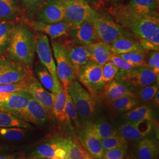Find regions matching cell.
<instances>
[{"mask_svg":"<svg viewBox=\"0 0 159 159\" xmlns=\"http://www.w3.org/2000/svg\"><path fill=\"white\" fill-rule=\"evenodd\" d=\"M52 113L58 121L64 125H67L73 130V123L68 118L66 111V91L61 84L58 91L55 94Z\"/></svg>","mask_w":159,"mask_h":159,"instance_id":"cell-22","label":"cell"},{"mask_svg":"<svg viewBox=\"0 0 159 159\" xmlns=\"http://www.w3.org/2000/svg\"><path fill=\"white\" fill-rule=\"evenodd\" d=\"M159 91V84L155 83L152 85H148L142 88L133 91V93L140 102L143 104H146L152 102L154 97Z\"/></svg>","mask_w":159,"mask_h":159,"instance_id":"cell-34","label":"cell"},{"mask_svg":"<svg viewBox=\"0 0 159 159\" xmlns=\"http://www.w3.org/2000/svg\"><path fill=\"white\" fill-rule=\"evenodd\" d=\"M159 76L146 66L129 70H119L115 80L126 86L132 93L139 89L155 83L159 84Z\"/></svg>","mask_w":159,"mask_h":159,"instance_id":"cell-5","label":"cell"},{"mask_svg":"<svg viewBox=\"0 0 159 159\" xmlns=\"http://www.w3.org/2000/svg\"><path fill=\"white\" fill-rule=\"evenodd\" d=\"M119 71V69L110 60L104 64L102 68V79L104 82L107 84L115 79Z\"/></svg>","mask_w":159,"mask_h":159,"instance_id":"cell-41","label":"cell"},{"mask_svg":"<svg viewBox=\"0 0 159 159\" xmlns=\"http://www.w3.org/2000/svg\"><path fill=\"white\" fill-rule=\"evenodd\" d=\"M67 91L74 104L81 127L97 116L95 98L79 81L74 80L67 87Z\"/></svg>","mask_w":159,"mask_h":159,"instance_id":"cell-3","label":"cell"},{"mask_svg":"<svg viewBox=\"0 0 159 159\" xmlns=\"http://www.w3.org/2000/svg\"><path fill=\"white\" fill-rule=\"evenodd\" d=\"M156 108L152 104L138 106L130 111L121 114V117L126 122H137L149 120L156 123L158 118Z\"/></svg>","mask_w":159,"mask_h":159,"instance_id":"cell-21","label":"cell"},{"mask_svg":"<svg viewBox=\"0 0 159 159\" xmlns=\"http://www.w3.org/2000/svg\"><path fill=\"white\" fill-rule=\"evenodd\" d=\"M29 80L20 82V83H17L0 84V93H16L18 91L25 90L27 84Z\"/></svg>","mask_w":159,"mask_h":159,"instance_id":"cell-43","label":"cell"},{"mask_svg":"<svg viewBox=\"0 0 159 159\" xmlns=\"http://www.w3.org/2000/svg\"><path fill=\"white\" fill-rule=\"evenodd\" d=\"M127 148H117L104 152L102 159H124Z\"/></svg>","mask_w":159,"mask_h":159,"instance_id":"cell-44","label":"cell"},{"mask_svg":"<svg viewBox=\"0 0 159 159\" xmlns=\"http://www.w3.org/2000/svg\"><path fill=\"white\" fill-rule=\"evenodd\" d=\"M144 66L159 77V51H147Z\"/></svg>","mask_w":159,"mask_h":159,"instance_id":"cell-40","label":"cell"},{"mask_svg":"<svg viewBox=\"0 0 159 159\" xmlns=\"http://www.w3.org/2000/svg\"><path fill=\"white\" fill-rule=\"evenodd\" d=\"M31 96L26 90L12 93L5 100L0 102V111H3L17 117L25 108Z\"/></svg>","mask_w":159,"mask_h":159,"instance_id":"cell-18","label":"cell"},{"mask_svg":"<svg viewBox=\"0 0 159 159\" xmlns=\"http://www.w3.org/2000/svg\"><path fill=\"white\" fill-rule=\"evenodd\" d=\"M110 60L112 61L114 64L119 70H129L131 68L136 67L130 64V63L127 62L121 57H120L117 54H114L113 53H112Z\"/></svg>","mask_w":159,"mask_h":159,"instance_id":"cell-45","label":"cell"},{"mask_svg":"<svg viewBox=\"0 0 159 159\" xmlns=\"http://www.w3.org/2000/svg\"><path fill=\"white\" fill-rule=\"evenodd\" d=\"M35 35V52L41 64L51 73L54 79L59 81L56 72V66L53 54L50 44L48 37L46 34L37 32Z\"/></svg>","mask_w":159,"mask_h":159,"instance_id":"cell-10","label":"cell"},{"mask_svg":"<svg viewBox=\"0 0 159 159\" xmlns=\"http://www.w3.org/2000/svg\"><path fill=\"white\" fill-rule=\"evenodd\" d=\"M107 1L111 4V6H113V5H119L120 4H123L125 0H107Z\"/></svg>","mask_w":159,"mask_h":159,"instance_id":"cell-49","label":"cell"},{"mask_svg":"<svg viewBox=\"0 0 159 159\" xmlns=\"http://www.w3.org/2000/svg\"><path fill=\"white\" fill-rule=\"evenodd\" d=\"M33 159H68L60 138L40 144L31 154Z\"/></svg>","mask_w":159,"mask_h":159,"instance_id":"cell-14","label":"cell"},{"mask_svg":"<svg viewBox=\"0 0 159 159\" xmlns=\"http://www.w3.org/2000/svg\"><path fill=\"white\" fill-rule=\"evenodd\" d=\"M116 129L127 141L139 142L146 137L139 130L135 122L124 121L117 125Z\"/></svg>","mask_w":159,"mask_h":159,"instance_id":"cell-30","label":"cell"},{"mask_svg":"<svg viewBox=\"0 0 159 159\" xmlns=\"http://www.w3.org/2000/svg\"><path fill=\"white\" fill-rule=\"evenodd\" d=\"M159 159V158H158V157H156V158H155V159Z\"/></svg>","mask_w":159,"mask_h":159,"instance_id":"cell-54","label":"cell"},{"mask_svg":"<svg viewBox=\"0 0 159 159\" xmlns=\"http://www.w3.org/2000/svg\"><path fill=\"white\" fill-rule=\"evenodd\" d=\"M51 48L56 66L57 77L64 89H67L75 79L73 68L68 60L63 41L51 40Z\"/></svg>","mask_w":159,"mask_h":159,"instance_id":"cell-7","label":"cell"},{"mask_svg":"<svg viewBox=\"0 0 159 159\" xmlns=\"http://www.w3.org/2000/svg\"><path fill=\"white\" fill-rule=\"evenodd\" d=\"M35 73L38 80L47 90L55 94L58 91L61 83L54 79L51 73L41 64H37L35 66Z\"/></svg>","mask_w":159,"mask_h":159,"instance_id":"cell-27","label":"cell"},{"mask_svg":"<svg viewBox=\"0 0 159 159\" xmlns=\"http://www.w3.org/2000/svg\"><path fill=\"white\" fill-rule=\"evenodd\" d=\"M84 156H85V159H94L90 154L85 149H84Z\"/></svg>","mask_w":159,"mask_h":159,"instance_id":"cell-50","label":"cell"},{"mask_svg":"<svg viewBox=\"0 0 159 159\" xmlns=\"http://www.w3.org/2000/svg\"><path fill=\"white\" fill-rule=\"evenodd\" d=\"M90 56V60L103 66L110 60L112 52L108 44L98 41L87 46Z\"/></svg>","mask_w":159,"mask_h":159,"instance_id":"cell-25","label":"cell"},{"mask_svg":"<svg viewBox=\"0 0 159 159\" xmlns=\"http://www.w3.org/2000/svg\"><path fill=\"white\" fill-rule=\"evenodd\" d=\"M6 150V148H4V147H3V146H1L0 145V152H2V151H3V150Z\"/></svg>","mask_w":159,"mask_h":159,"instance_id":"cell-51","label":"cell"},{"mask_svg":"<svg viewBox=\"0 0 159 159\" xmlns=\"http://www.w3.org/2000/svg\"><path fill=\"white\" fill-rule=\"evenodd\" d=\"M66 91V111L68 116V118L71 120V123L75 125L78 132L81 130L82 127L80 122L76 110L74 107L72 99L68 93L67 89H64Z\"/></svg>","mask_w":159,"mask_h":159,"instance_id":"cell-38","label":"cell"},{"mask_svg":"<svg viewBox=\"0 0 159 159\" xmlns=\"http://www.w3.org/2000/svg\"><path fill=\"white\" fill-rule=\"evenodd\" d=\"M104 97L108 103L125 96H134L125 85L114 79L106 84L104 89Z\"/></svg>","mask_w":159,"mask_h":159,"instance_id":"cell-28","label":"cell"},{"mask_svg":"<svg viewBox=\"0 0 159 159\" xmlns=\"http://www.w3.org/2000/svg\"><path fill=\"white\" fill-rule=\"evenodd\" d=\"M108 104L110 110L117 114L125 113L140 104L134 96L121 97Z\"/></svg>","mask_w":159,"mask_h":159,"instance_id":"cell-29","label":"cell"},{"mask_svg":"<svg viewBox=\"0 0 159 159\" xmlns=\"http://www.w3.org/2000/svg\"><path fill=\"white\" fill-rule=\"evenodd\" d=\"M0 127H18L26 130L33 129V125L11 114L0 111Z\"/></svg>","mask_w":159,"mask_h":159,"instance_id":"cell-33","label":"cell"},{"mask_svg":"<svg viewBox=\"0 0 159 159\" xmlns=\"http://www.w3.org/2000/svg\"><path fill=\"white\" fill-rule=\"evenodd\" d=\"M158 153L159 143L157 139L153 137H146L137 145L136 159H154Z\"/></svg>","mask_w":159,"mask_h":159,"instance_id":"cell-23","label":"cell"},{"mask_svg":"<svg viewBox=\"0 0 159 159\" xmlns=\"http://www.w3.org/2000/svg\"><path fill=\"white\" fill-rule=\"evenodd\" d=\"M104 152L117 148H127V141L119 133L101 140Z\"/></svg>","mask_w":159,"mask_h":159,"instance_id":"cell-37","label":"cell"},{"mask_svg":"<svg viewBox=\"0 0 159 159\" xmlns=\"http://www.w3.org/2000/svg\"><path fill=\"white\" fill-rule=\"evenodd\" d=\"M85 1L94 10H96V8H98L101 5V3L102 1V0H85Z\"/></svg>","mask_w":159,"mask_h":159,"instance_id":"cell-47","label":"cell"},{"mask_svg":"<svg viewBox=\"0 0 159 159\" xmlns=\"http://www.w3.org/2000/svg\"><path fill=\"white\" fill-rule=\"evenodd\" d=\"M63 43L66 47L68 60L76 76L80 68L90 60L89 51L87 46L75 44L70 40L64 41Z\"/></svg>","mask_w":159,"mask_h":159,"instance_id":"cell-17","label":"cell"},{"mask_svg":"<svg viewBox=\"0 0 159 159\" xmlns=\"http://www.w3.org/2000/svg\"><path fill=\"white\" fill-rule=\"evenodd\" d=\"M79 140L83 147L96 159H102L104 150L101 140L88 127L84 126L79 132Z\"/></svg>","mask_w":159,"mask_h":159,"instance_id":"cell-20","label":"cell"},{"mask_svg":"<svg viewBox=\"0 0 159 159\" xmlns=\"http://www.w3.org/2000/svg\"><path fill=\"white\" fill-rule=\"evenodd\" d=\"M27 133L18 127H0V138L9 142H18L23 139Z\"/></svg>","mask_w":159,"mask_h":159,"instance_id":"cell-35","label":"cell"},{"mask_svg":"<svg viewBox=\"0 0 159 159\" xmlns=\"http://www.w3.org/2000/svg\"><path fill=\"white\" fill-rule=\"evenodd\" d=\"M108 11L114 20L137 40L146 39L159 45V13H138L124 3L110 6Z\"/></svg>","mask_w":159,"mask_h":159,"instance_id":"cell-1","label":"cell"},{"mask_svg":"<svg viewBox=\"0 0 159 159\" xmlns=\"http://www.w3.org/2000/svg\"><path fill=\"white\" fill-rule=\"evenodd\" d=\"M49 113L46 108L32 97L27 106L18 114L17 117L34 125H44L49 118Z\"/></svg>","mask_w":159,"mask_h":159,"instance_id":"cell-15","label":"cell"},{"mask_svg":"<svg viewBox=\"0 0 159 159\" xmlns=\"http://www.w3.org/2000/svg\"><path fill=\"white\" fill-rule=\"evenodd\" d=\"M143 50L146 51H159V45L146 39L138 40Z\"/></svg>","mask_w":159,"mask_h":159,"instance_id":"cell-46","label":"cell"},{"mask_svg":"<svg viewBox=\"0 0 159 159\" xmlns=\"http://www.w3.org/2000/svg\"><path fill=\"white\" fill-rule=\"evenodd\" d=\"M127 159H133V158H131V157H128V158H127Z\"/></svg>","mask_w":159,"mask_h":159,"instance_id":"cell-52","label":"cell"},{"mask_svg":"<svg viewBox=\"0 0 159 159\" xmlns=\"http://www.w3.org/2000/svg\"><path fill=\"white\" fill-rule=\"evenodd\" d=\"M37 21L48 24L64 21L63 4L61 0H46L35 14Z\"/></svg>","mask_w":159,"mask_h":159,"instance_id":"cell-12","label":"cell"},{"mask_svg":"<svg viewBox=\"0 0 159 159\" xmlns=\"http://www.w3.org/2000/svg\"><path fill=\"white\" fill-rule=\"evenodd\" d=\"M21 23L26 24L33 31L48 35L51 40H56L64 36H68L70 29L72 25L63 21L56 24L43 23L33 19L25 18Z\"/></svg>","mask_w":159,"mask_h":159,"instance_id":"cell-11","label":"cell"},{"mask_svg":"<svg viewBox=\"0 0 159 159\" xmlns=\"http://www.w3.org/2000/svg\"><path fill=\"white\" fill-rule=\"evenodd\" d=\"M91 20L99 41L110 45L114 40L121 37L136 40L129 31L121 27L108 14L96 11Z\"/></svg>","mask_w":159,"mask_h":159,"instance_id":"cell-4","label":"cell"},{"mask_svg":"<svg viewBox=\"0 0 159 159\" xmlns=\"http://www.w3.org/2000/svg\"><path fill=\"white\" fill-rule=\"evenodd\" d=\"M32 68L14 62L5 55H0V84L29 80L34 75Z\"/></svg>","mask_w":159,"mask_h":159,"instance_id":"cell-8","label":"cell"},{"mask_svg":"<svg viewBox=\"0 0 159 159\" xmlns=\"http://www.w3.org/2000/svg\"><path fill=\"white\" fill-rule=\"evenodd\" d=\"M16 22L4 21H0V55L6 52L9 43L12 29Z\"/></svg>","mask_w":159,"mask_h":159,"instance_id":"cell-36","label":"cell"},{"mask_svg":"<svg viewBox=\"0 0 159 159\" xmlns=\"http://www.w3.org/2000/svg\"><path fill=\"white\" fill-rule=\"evenodd\" d=\"M147 51L145 52H132L126 54H119L120 57H121L125 61L134 67L139 66H145V60L146 55Z\"/></svg>","mask_w":159,"mask_h":159,"instance_id":"cell-39","label":"cell"},{"mask_svg":"<svg viewBox=\"0 0 159 159\" xmlns=\"http://www.w3.org/2000/svg\"><path fill=\"white\" fill-rule=\"evenodd\" d=\"M46 0H20L22 4L27 17L29 19H32V17L34 16L37 11L39 10Z\"/></svg>","mask_w":159,"mask_h":159,"instance_id":"cell-42","label":"cell"},{"mask_svg":"<svg viewBox=\"0 0 159 159\" xmlns=\"http://www.w3.org/2000/svg\"><path fill=\"white\" fill-rule=\"evenodd\" d=\"M35 44V35L33 30L24 23H15L4 55L14 62L33 67Z\"/></svg>","mask_w":159,"mask_h":159,"instance_id":"cell-2","label":"cell"},{"mask_svg":"<svg viewBox=\"0 0 159 159\" xmlns=\"http://www.w3.org/2000/svg\"><path fill=\"white\" fill-rule=\"evenodd\" d=\"M61 144L66 150L68 159H85L84 148L73 138H60Z\"/></svg>","mask_w":159,"mask_h":159,"instance_id":"cell-32","label":"cell"},{"mask_svg":"<svg viewBox=\"0 0 159 159\" xmlns=\"http://www.w3.org/2000/svg\"><path fill=\"white\" fill-rule=\"evenodd\" d=\"M102 66L90 60L80 68L75 77L94 98L102 93L106 83L102 79Z\"/></svg>","mask_w":159,"mask_h":159,"instance_id":"cell-6","label":"cell"},{"mask_svg":"<svg viewBox=\"0 0 159 159\" xmlns=\"http://www.w3.org/2000/svg\"><path fill=\"white\" fill-rule=\"evenodd\" d=\"M68 36L71 42L79 45L87 46L99 41L91 19L79 25H72Z\"/></svg>","mask_w":159,"mask_h":159,"instance_id":"cell-13","label":"cell"},{"mask_svg":"<svg viewBox=\"0 0 159 159\" xmlns=\"http://www.w3.org/2000/svg\"><path fill=\"white\" fill-rule=\"evenodd\" d=\"M25 90L49 113H52L55 94L47 90L34 75L28 81Z\"/></svg>","mask_w":159,"mask_h":159,"instance_id":"cell-16","label":"cell"},{"mask_svg":"<svg viewBox=\"0 0 159 159\" xmlns=\"http://www.w3.org/2000/svg\"><path fill=\"white\" fill-rule=\"evenodd\" d=\"M25 14L20 0H0V21H23L26 18Z\"/></svg>","mask_w":159,"mask_h":159,"instance_id":"cell-19","label":"cell"},{"mask_svg":"<svg viewBox=\"0 0 159 159\" xmlns=\"http://www.w3.org/2000/svg\"><path fill=\"white\" fill-rule=\"evenodd\" d=\"M157 1V2H158V3H159V0H156Z\"/></svg>","mask_w":159,"mask_h":159,"instance_id":"cell-53","label":"cell"},{"mask_svg":"<svg viewBox=\"0 0 159 159\" xmlns=\"http://www.w3.org/2000/svg\"><path fill=\"white\" fill-rule=\"evenodd\" d=\"M133 10L140 14H158L159 3L156 0H129L127 4Z\"/></svg>","mask_w":159,"mask_h":159,"instance_id":"cell-31","label":"cell"},{"mask_svg":"<svg viewBox=\"0 0 159 159\" xmlns=\"http://www.w3.org/2000/svg\"><path fill=\"white\" fill-rule=\"evenodd\" d=\"M84 126L88 127L100 140L119 133L116 127L110 125L105 118L97 116L93 121L86 123L83 127Z\"/></svg>","mask_w":159,"mask_h":159,"instance_id":"cell-24","label":"cell"},{"mask_svg":"<svg viewBox=\"0 0 159 159\" xmlns=\"http://www.w3.org/2000/svg\"><path fill=\"white\" fill-rule=\"evenodd\" d=\"M63 4L64 21L72 25H79L91 19L96 11L85 0H61Z\"/></svg>","mask_w":159,"mask_h":159,"instance_id":"cell-9","label":"cell"},{"mask_svg":"<svg viewBox=\"0 0 159 159\" xmlns=\"http://www.w3.org/2000/svg\"></svg>","mask_w":159,"mask_h":159,"instance_id":"cell-55","label":"cell"},{"mask_svg":"<svg viewBox=\"0 0 159 159\" xmlns=\"http://www.w3.org/2000/svg\"><path fill=\"white\" fill-rule=\"evenodd\" d=\"M110 50L114 54L119 55L132 52H145L138 41L126 37H121L110 45Z\"/></svg>","mask_w":159,"mask_h":159,"instance_id":"cell-26","label":"cell"},{"mask_svg":"<svg viewBox=\"0 0 159 159\" xmlns=\"http://www.w3.org/2000/svg\"><path fill=\"white\" fill-rule=\"evenodd\" d=\"M0 159H24V158L21 156L7 155V156H0Z\"/></svg>","mask_w":159,"mask_h":159,"instance_id":"cell-48","label":"cell"}]
</instances>
